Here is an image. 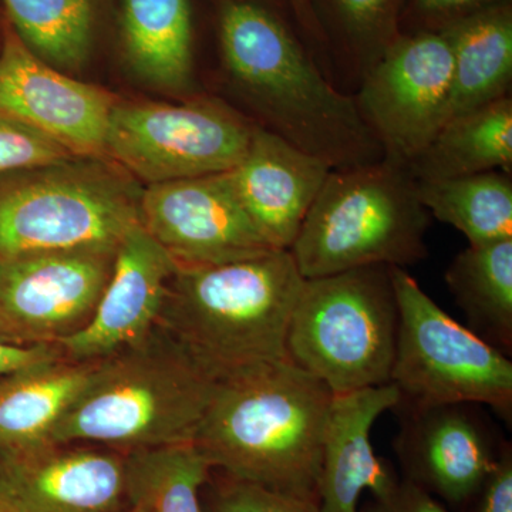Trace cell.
Here are the masks:
<instances>
[{
	"mask_svg": "<svg viewBox=\"0 0 512 512\" xmlns=\"http://www.w3.org/2000/svg\"><path fill=\"white\" fill-rule=\"evenodd\" d=\"M222 57L232 83L255 107L264 128L332 170L382 160L384 153L355 97L338 92L295 36L251 0H225Z\"/></svg>",
	"mask_w": 512,
	"mask_h": 512,
	"instance_id": "6da1fadb",
	"label": "cell"
},
{
	"mask_svg": "<svg viewBox=\"0 0 512 512\" xmlns=\"http://www.w3.org/2000/svg\"><path fill=\"white\" fill-rule=\"evenodd\" d=\"M333 394L291 360L215 384L192 444L214 470L319 505Z\"/></svg>",
	"mask_w": 512,
	"mask_h": 512,
	"instance_id": "7a4b0ae2",
	"label": "cell"
},
{
	"mask_svg": "<svg viewBox=\"0 0 512 512\" xmlns=\"http://www.w3.org/2000/svg\"><path fill=\"white\" fill-rule=\"evenodd\" d=\"M305 278L289 249L221 265L180 266L157 328L215 383L289 360L286 336Z\"/></svg>",
	"mask_w": 512,
	"mask_h": 512,
	"instance_id": "3957f363",
	"label": "cell"
},
{
	"mask_svg": "<svg viewBox=\"0 0 512 512\" xmlns=\"http://www.w3.org/2000/svg\"><path fill=\"white\" fill-rule=\"evenodd\" d=\"M215 384L156 326L136 345L96 360L50 443L123 454L192 443Z\"/></svg>",
	"mask_w": 512,
	"mask_h": 512,
	"instance_id": "277c9868",
	"label": "cell"
},
{
	"mask_svg": "<svg viewBox=\"0 0 512 512\" xmlns=\"http://www.w3.org/2000/svg\"><path fill=\"white\" fill-rule=\"evenodd\" d=\"M431 215L409 165L390 158L330 171L291 254L305 279L363 266L419 264Z\"/></svg>",
	"mask_w": 512,
	"mask_h": 512,
	"instance_id": "5b68a950",
	"label": "cell"
},
{
	"mask_svg": "<svg viewBox=\"0 0 512 512\" xmlns=\"http://www.w3.org/2000/svg\"><path fill=\"white\" fill-rule=\"evenodd\" d=\"M143 188L119 165L77 157L0 177V259L116 251L140 224Z\"/></svg>",
	"mask_w": 512,
	"mask_h": 512,
	"instance_id": "8992f818",
	"label": "cell"
},
{
	"mask_svg": "<svg viewBox=\"0 0 512 512\" xmlns=\"http://www.w3.org/2000/svg\"><path fill=\"white\" fill-rule=\"evenodd\" d=\"M390 269L363 266L303 281L286 352L332 394L390 383L399 333Z\"/></svg>",
	"mask_w": 512,
	"mask_h": 512,
	"instance_id": "52a82bcc",
	"label": "cell"
},
{
	"mask_svg": "<svg viewBox=\"0 0 512 512\" xmlns=\"http://www.w3.org/2000/svg\"><path fill=\"white\" fill-rule=\"evenodd\" d=\"M399 333L390 383L399 406L477 404L512 417V362L447 315L403 268L390 269Z\"/></svg>",
	"mask_w": 512,
	"mask_h": 512,
	"instance_id": "ba28073f",
	"label": "cell"
},
{
	"mask_svg": "<svg viewBox=\"0 0 512 512\" xmlns=\"http://www.w3.org/2000/svg\"><path fill=\"white\" fill-rule=\"evenodd\" d=\"M255 127L220 101H117L104 157L147 185L228 173L247 153Z\"/></svg>",
	"mask_w": 512,
	"mask_h": 512,
	"instance_id": "9c48e42d",
	"label": "cell"
},
{
	"mask_svg": "<svg viewBox=\"0 0 512 512\" xmlns=\"http://www.w3.org/2000/svg\"><path fill=\"white\" fill-rule=\"evenodd\" d=\"M453 49L444 30L397 36L363 76L357 109L384 157L409 165L446 123Z\"/></svg>",
	"mask_w": 512,
	"mask_h": 512,
	"instance_id": "30bf717a",
	"label": "cell"
},
{
	"mask_svg": "<svg viewBox=\"0 0 512 512\" xmlns=\"http://www.w3.org/2000/svg\"><path fill=\"white\" fill-rule=\"evenodd\" d=\"M114 255L83 249L0 259V340L57 345L82 330L109 281Z\"/></svg>",
	"mask_w": 512,
	"mask_h": 512,
	"instance_id": "8fae6325",
	"label": "cell"
},
{
	"mask_svg": "<svg viewBox=\"0 0 512 512\" xmlns=\"http://www.w3.org/2000/svg\"><path fill=\"white\" fill-rule=\"evenodd\" d=\"M140 224L180 266L228 264L276 251L248 217L229 173L147 185Z\"/></svg>",
	"mask_w": 512,
	"mask_h": 512,
	"instance_id": "7c38bea8",
	"label": "cell"
},
{
	"mask_svg": "<svg viewBox=\"0 0 512 512\" xmlns=\"http://www.w3.org/2000/svg\"><path fill=\"white\" fill-rule=\"evenodd\" d=\"M117 97L50 66L6 28L0 52V113L52 138L77 157L103 158Z\"/></svg>",
	"mask_w": 512,
	"mask_h": 512,
	"instance_id": "4fadbf2b",
	"label": "cell"
},
{
	"mask_svg": "<svg viewBox=\"0 0 512 512\" xmlns=\"http://www.w3.org/2000/svg\"><path fill=\"white\" fill-rule=\"evenodd\" d=\"M3 512H128L126 454L45 443L0 451Z\"/></svg>",
	"mask_w": 512,
	"mask_h": 512,
	"instance_id": "5bb4252c",
	"label": "cell"
},
{
	"mask_svg": "<svg viewBox=\"0 0 512 512\" xmlns=\"http://www.w3.org/2000/svg\"><path fill=\"white\" fill-rule=\"evenodd\" d=\"M476 406H404L394 440L403 480L458 512L476 495L505 446Z\"/></svg>",
	"mask_w": 512,
	"mask_h": 512,
	"instance_id": "9a60e30c",
	"label": "cell"
},
{
	"mask_svg": "<svg viewBox=\"0 0 512 512\" xmlns=\"http://www.w3.org/2000/svg\"><path fill=\"white\" fill-rule=\"evenodd\" d=\"M177 264L138 224L120 242L90 322L57 343L64 359L93 362L136 345L156 328Z\"/></svg>",
	"mask_w": 512,
	"mask_h": 512,
	"instance_id": "2e32d148",
	"label": "cell"
},
{
	"mask_svg": "<svg viewBox=\"0 0 512 512\" xmlns=\"http://www.w3.org/2000/svg\"><path fill=\"white\" fill-rule=\"evenodd\" d=\"M330 171L325 161L256 126L247 153L228 173L266 241L275 249H291Z\"/></svg>",
	"mask_w": 512,
	"mask_h": 512,
	"instance_id": "e0dca14e",
	"label": "cell"
},
{
	"mask_svg": "<svg viewBox=\"0 0 512 512\" xmlns=\"http://www.w3.org/2000/svg\"><path fill=\"white\" fill-rule=\"evenodd\" d=\"M399 403L393 383L333 394L320 460L319 512H357L363 491L377 497L399 484L396 471L377 456L370 440L376 420Z\"/></svg>",
	"mask_w": 512,
	"mask_h": 512,
	"instance_id": "ac0fdd59",
	"label": "cell"
},
{
	"mask_svg": "<svg viewBox=\"0 0 512 512\" xmlns=\"http://www.w3.org/2000/svg\"><path fill=\"white\" fill-rule=\"evenodd\" d=\"M453 49L447 119L510 96L512 13L495 3L441 29Z\"/></svg>",
	"mask_w": 512,
	"mask_h": 512,
	"instance_id": "d6986e66",
	"label": "cell"
},
{
	"mask_svg": "<svg viewBox=\"0 0 512 512\" xmlns=\"http://www.w3.org/2000/svg\"><path fill=\"white\" fill-rule=\"evenodd\" d=\"M93 362L63 356L0 379V451L50 443V436L92 375Z\"/></svg>",
	"mask_w": 512,
	"mask_h": 512,
	"instance_id": "ffe728a7",
	"label": "cell"
},
{
	"mask_svg": "<svg viewBox=\"0 0 512 512\" xmlns=\"http://www.w3.org/2000/svg\"><path fill=\"white\" fill-rule=\"evenodd\" d=\"M417 181L512 170L510 96L451 117L409 164Z\"/></svg>",
	"mask_w": 512,
	"mask_h": 512,
	"instance_id": "44dd1931",
	"label": "cell"
},
{
	"mask_svg": "<svg viewBox=\"0 0 512 512\" xmlns=\"http://www.w3.org/2000/svg\"><path fill=\"white\" fill-rule=\"evenodd\" d=\"M121 37L141 79L173 92L190 86V0H121Z\"/></svg>",
	"mask_w": 512,
	"mask_h": 512,
	"instance_id": "7402d4cb",
	"label": "cell"
},
{
	"mask_svg": "<svg viewBox=\"0 0 512 512\" xmlns=\"http://www.w3.org/2000/svg\"><path fill=\"white\" fill-rule=\"evenodd\" d=\"M444 278L470 330L501 352H511L512 238L468 245L451 261Z\"/></svg>",
	"mask_w": 512,
	"mask_h": 512,
	"instance_id": "603a6c76",
	"label": "cell"
},
{
	"mask_svg": "<svg viewBox=\"0 0 512 512\" xmlns=\"http://www.w3.org/2000/svg\"><path fill=\"white\" fill-rule=\"evenodd\" d=\"M417 191L431 217L463 232L470 245L512 238L511 173L417 181Z\"/></svg>",
	"mask_w": 512,
	"mask_h": 512,
	"instance_id": "cb8c5ba5",
	"label": "cell"
},
{
	"mask_svg": "<svg viewBox=\"0 0 512 512\" xmlns=\"http://www.w3.org/2000/svg\"><path fill=\"white\" fill-rule=\"evenodd\" d=\"M13 30L56 69L79 70L89 59L94 0H3Z\"/></svg>",
	"mask_w": 512,
	"mask_h": 512,
	"instance_id": "d4e9b609",
	"label": "cell"
},
{
	"mask_svg": "<svg viewBox=\"0 0 512 512\" xmlns=\"http://www.w3.org/2000/svg\"><path fill=\"white\" fill-rule=\"evenodd\" d=\"M212 467L192 443L126 454L130 504L151 512H202L201 488Z\"/></svg>",
	"mask_w": 512,
	"mask_h": 512,
	"instance_id": "484cf974",
	"label": "cell"
},
{
	"mask_svg": "<svg viewBox=\"0 0 512 512\" xmlns=\"http://www.w3.org/2000/svg\"><path fill=\"white\" fill-rule=\"evenodd\" d=\"M202 512H319V505L275 493L212 468L201 488Z\"/></svg>",
	"mask_w": 512,
	"mask_h": 512,
	"instance_id": "4316f807",
	"label": "cell"
},
{
	"mask_svg": "<svg viewBox=\"0 0 512 512\" xmlns=\"http://www.w3.org/2000/svg\"><path fill=\"white\" fill-rule=\"evenodd\" d=\"M77 158L52 138L0 113V177Z\"/></svg>",
	"mask_w": 512,
	"mask_h": 512,
	"instance_id": "83f0119b",
	"label": "cell"
},
{
	"mask_svg": "<svg viewBox=\"0 0 512 512\" xmlns=\"http://www.w3.org/2000/svg\"><path fill=\"white\" fill-rule=\"evenodd\" d=\"M335 5L352 35L369 50L366 72L399 36L394 33L396 0H335Z\"/></svg>",
	"mask_w": 512,
	"mask_h": 512,
	"instance_id": "f1b7e54d",
	"label": "cell"
},
{
	"mask_svg": "<svg viewBox=\"0 0 512 512\" xmlns=\"http://www.w3.org/2000/svg\"><path fill=\"white\" fill-rule=\"evenodd\" d=\"M461 512H512L511 444L505 443L497 464Z\"/></svg>",
	"mask_w": 512,
	"mask_h": 512,
	"instance_id": "f546056e",
	"label": "cell"
},
{
	"mask_svg": "<svg viewBox=\"0 0 512 512\" xmlns=\"http://www.w3.org/2000/svg\"><path fill=\"white\" fill-rule=\"evenodd\" d=\"M357 512H451L433 495L400 478L389 493L377 495L362 505Z\"/></svg>",
	"mask_w": 512,
	"mask_h": 512,
	"instance_id": "4dcf8cb0",
	"label": "cell"
},
{
	"mask_svg": "<svg viewBox=\"0 0 512 512\" xmlns=\"http://www.w3.org/2000/svg\"><path fill=\"white\" fill-rule=\"evenodd\" d=\"M62 356L57 345L18 346L0 340V379L25 367Z\"/></svg>",
	"mask_w": 512,
	"mask_h": 512,
	"instance_id": "1f68e13d",
	"label": "cell"
},
{
	"mask_svg": "<svg viewBox=\"0 0 512 512\" xmlns=\"http://www.w3.org/2000/svg\"><path fill=\"white\" fill-rule=\"evenodd\" d=\"M494 0H414L417 12L426 18L444 20L441 29L494 5ZM440 29V30H441Z\"/></svg>",
	"mask_w": 512,
	"mask_h": 512,
	"instance_id": "d6a6232c",
	"label": "cell"
},
{
	"mask_svg": "<svg viewBox=\"0 0 512 512\" xmlns=\"http://www.w3.org/2000/svg\"><path fill=\"white\" fill-rule=\"evenodd\" d=\"M293 13L298 19L299 25L305 30L306 35L311 37L313 42L323 46L326 43V33L318 18L312 0H289Z\"/></svg>",
	"mask_w": 512,
	"mask_h": 512,
	"instance_id": "836d02e7",
	"label": "cell"
},
{
	"mask_svg": "<svg viewBox=\"0 0 512 512\" xmlns=\"http://www.w3.org/2000/svg\"><path fill=\"white\" fill-rule=\"evenodd\" d=\"M128 512H151L150 508L147 507L146 504L141 503V501H133L131 503L130 510Z\"/></svg>",
	"mask_w": 512,
	"mask_h": 512,
	"instance_id": "e575fe53",
	"label": "cell"
},
{
	"mask_svg": "<svg viewBox=\"0 0 512 512\" xmlns=\"http://www.w3.org/2000/svg\"><path fill=\"white\" fill-rule=\"evenodd\" d=\"M0 512H3L2 501H0Z\"/></svg>",
	"mask_w": 512,
	"mask_h": 512,
	"instance_id": "d590c367",
	"label": "cell"
}]
</instances>
